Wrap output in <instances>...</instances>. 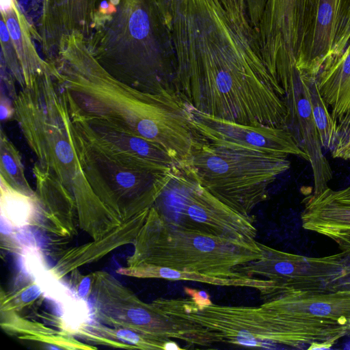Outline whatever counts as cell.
Listing matches in <instances>:
<instances>
[{
  "instance_id": "cell-1",
  "label": "cell",
  "mask_w": 350,
  "mask_h": 350,
  "mask_svg": "<svg viewBox=\"0 0 350 350\" xmlns=\"http://www.w3.org/2000/svg\"><path fill=\"white\" fill-rule=\"evenodd\" d=\"M171 29L174 88L189 107L224 120L285 129L284 92L265 64L253 28L234 22L218 0H185Z\"/></svg>"
},
{
  "instance_id": "cell-2",
  "label": "cell",
  "mask_w": 350,
  "mask_h": 350,
  "mask_svg": "<svg viewBox=\"0 0 350 350\" xmlns=\"http://www.w3.org/2000/svg\"><path fill=\"white\" fill-rule=\"evenodd\" d=\"M126 12L100 3L94 18L124 16L90 25L98 59L129 64L132 83L159 90L173 83L176 55L171 25L159 0H110Z\"/></svg>"
},
{
  "instance_id": "cell-3",
  "label": "cell",
  "mask_w": 350,
  "mask_h": 350,
  "mask_svg": "<svg viewBox=\"0 0 350 350\" xmlns=\"http://www.w3.org/2000/svg\"><path fill=\"white\" fill-rule=\"evenodd\" d=\"M200 185L236 212H251L268 198V187L288 170V156L206 142L196 134L186 164Z\"/></svg>"
},
{
  "instance_id": "cell-4",
  "label": "cell",
  "mask_w": 350,
  "mask_h": 350,
  "mask_svg": "<svg viewBox=\"0 0 350 350\" xmlns=\"http://www.w3.org/2000/svg\"><path fill=\"white\" fill-rule=\"evenodd\" d=\"M139 264L194 272L223 279L252 277L238 269L259 259L260 243L233 241L189 231L163 221L151 206L142 230Z\"/></svg>"
},
{
  "instance_id": "cell-5",
  "label": "cell",
  "mask_w": 350,
  "mask_h": 350,
  "mask_svg": "<svg viewBox=\"0 0 350 350\" xmlns=\"http://www.w3.org/2000/svg\"><path fill=\"white\" fill-rule=\"evenodd\" d=\"M165 222L208 236L254 242L257 230L252 216H244L204 188L186 165L177 164L152 206Z\"/></svg>"
},
{
  "instance_id": "cell-6",
  "label": "cell",
  "mask_w": 350,
  "mask_h": 350,
  "mask_svg": "<svg viewBox=\"0 0 350 350\" xmlns=\"http://www.w3.org/2000/svg\"><path fill=\"white\" fill-rule=\"evenodd\" d=\"M263 304L275 321L278 344L297 348L321 342L334 345L350 333V288L288 291Z\"/></svg>"
},
{
  "instance_id": "cell-7",
  "label": "cell",
  "mask_w": 350,
  "mask_h": 350,
  "mask_svg": "<svg viewBox=\"0 0 350 350\" xmlns=\"http://www.w3.org/2000/svg\"><path fill=\"white\" fill-rule=\"evenodd\" d=\"M260 246L262 256L241 267L238 271L250 277L260 275L272 280L282 293L342 288L340 282L349 265L350 254L342 252L323 257H308L282 252L262 243Z\"/></svg>"
},
{
  "instance_id": "cell-8",
  "label": "cell",
  "mask_w": 350,
  "mask_h": 350,
  "mask_svg": "<svg viewBox=\"0 0 350 350\" xmlns=\"http://www.w3.org/2000/svg\"><path fill=\"white\" fill-rule=\"evenodd\" d=\"M277 79L284 92L283 100L287 111L285 129L308 157L313 174V193H319L328 187L333 172L323 152L305 73L293 66L278 74Z\"/></svg>"
},
{
  "instance_id": "cell-9",
  "label": "cell",
  "mask_w": 350,
  "mask_h": 350,
  "mask_svg": "<svg viewBox=\"0 0 350 350\" xmlns=\"http://www.w3.org/2000/svg\"><path fill=\"white\" fill-rule=\"evenodd\" d=\"M189 109L192 127L199 137L208 142L295 155L309 161L307 154L284 129L236 123L206 115L191 107Z\"/></svg>"
},
{
  "instance_id": "cell-10",
  "label": "cell",
  "mask_w": 350,
  "mask_h": 350,
  "mask_svg": "<svg viewBox=\"0 0 350 350\" xmlns=\"http://www.w3.org/2000/svg\"><path fill=\"white\" fill-rule=\"evenodd\" d=\"M349 42V1L319 0L310 46L297 69L317 77L325 66L344 52Z\"/></svg>"
},
{
  "instance_id": "cell-11",
  "label": "cell",
  "mask_w": 350,
  "mask_h": 350,
  "mask_svg": "<svg viewBox=\"0 0 350 350\" xmlns=\"http://www.w3.org/2000/svg\"><path fill=\"white\" fill-rule=\"evenodd\" d=\"M297 25V0H267L257 37L265 64L276 81L277 71L296 66Z\"/></svg>"
},
{
  "instance_id": "cell-12",
  "label": "cell",
  "mask_w": 350,
  "mask_h": 350,
  "mask_svg": "<svg viewBox=\"0 0 350 350\" xmlns=\"http://www.w3.org/2000/svg\"><path fill=\"white\" fill-rule=\"evenodd\" d=\"M302 202V227L330 239L350 254V186L338 190L328 187Z\"/></svg>"
},
{
  "instance_id": "cell-13",
  "label": "cell",
  "mask_w": 350,
  "mask_h": 350,
  "mask_svg": "<svg viewBox=\"0 0 350 350\" xmlns=\"http://www.w3.org/2000/svg\"><path fill=\"white\" fill-rule=\"evenodd\" d=\"M1 10L2 53L14 74L19 79L23 75V82L30 85L33 82L31 77L42 74L46 66L33 48L27 23L15 1L1 0Z\"/></svg>"
},
{
  "instance_id": "cell-14",
  "label": "cell",
  "mask_w": 350,
  "mask_h": 350,
  "mask_svg": "<svg viewBox=\"0 0 350 350\" xmlns=\"http://www.w3.org/2000/svg\"><path fill=\"white\" fill-rule=\"evenodd\" d=\"M319 92L338 124L350 111V42L316 77Z\"/></svg>"
},
{
  "instance_id": "cell-15",
  "label": "cell",
  "mask_w": 350,
  "mask_h": 350,
  "mask_svg": "<svg viewBox=\"0 0 350 350\" xmlns=\"http://www.w3.org/2000/svg\"><path fill=\"white\" fill-rule=\"evenodd\" d=\"M117 271L123 275L137 278L186 280L226 286L251 287L258 290L263 297L270 295L278 288L275 282L269 280L256 278L239 280L223 279L148 264H139L129 269H120Z\"/></svg>"
},
{
  "instance_id": "cell-16",
  "label": "cell",
  "mask_w": 350,
  "mask_h": 350,
  "mask_svg": "<svg viewBox=\"0 0 350 350\" xmlns=\"http://www.w3.org/2000/svg\"><path fill=\"white\" fill-rule=\"evenodd\" d=\"M45 1L46 13L43 14V21L48 18L50 23L53 18L55 22L57 18L58 23H62L72 33L78 29L79 26L89 27L96 3V0Z\"/></svg>"
},
{
  "instance_id": "cell-17",
  "label": "cell",
  "mask_w": 350,
  "mask_h": 350,
  "mask_svg": "<svg viewBox=\"0 0 350 350\" xmlns=\"http://www.w3.org/2000/svg\"><path fill=\"white\" fill-rule=\"evenodd\" d=\"M313 117L323 148L331 151L337 139V123L333 119L329 107L323 98L314 77L305 73Z\"/></svg>"
},
{
  "instance_id": "cell-18",
  "label": "cell",
  "mask_w": 350,
  "mask_h": 350,
  "mask_svg": "<svg viewBox=\"0 0 350 350\" xmlns=\"http://www.w3.org/2000/svg\"><path fill=\"white\" fill-rule=\"evenodd\" d=\"M1 214L13 226L26 225L33 214V202L27 194L10 187L1 178Z\"/></svg>"
},
{
  "instance_id": "cell-19",
  "label": "cell",
  "mask_w": 350,
  "mask_h": 350,
  "mask_svg": "<svg viewBox=\"0 0 350 350\" xmlns=\"http://www.w3.org/2000/svg\"><path fill=\"white\" fill-rule=\"evenodd\" d=\"M1 178L14 189L27 194L31 190L25 178L20 155L1 133Z\"/></svg>"
},
{
  "instance_id": "cell-20",
  "label": "cell",
  "mask_w": 350,
  "mask_h": 350,
  "mask_svg": "<svg viewBox=\"0 0 350 350\" xmlns=\"http://www.w3.org/2000/svg\"><path fill=\"white\" fill-rule=\"evenodd\" d=\"M319 0H297L296 67L303 62L308 50Z\"/></svg>"
},
{
  "instance_id": "cell-21",
  "label": "cell",
  "mask_w": 350,
  "mask_h": 350,
  "mask_svg": "<svg viewBox=\"0 0 350 350\" xmlns=\"http://www.w3.org/2000/svg\"><path fill=\"white\" fill-rule=\"evenodd\" d=\"M228 16L236 23L246 28L250 25L246 0H218Z\"/></svg>"
},
{
  "instance_id": "cell-22",
  "label": "cell",
  "mask_w": 350,
  "mask_h": 350,
  "mask_svg": "<svg viewBox=\"0 0 350 350\" xmlns=\"http://www.w3.org/2000/svg\"><path fill=\"white\" fill-rule=\"evenodd\" d=\"M266 1L267 0H246L249 20L253 26L259 25Z\"/></svg>"
},
{
  "instance_id": "cell-23",
  "label": "cell",
  "mask_w": 350,
  "mask_h": 350,
  "mask_svg": "<svg viewBox=\"0 0 350 350\" xmlns=\"http://www.w3.org/2000/svg\"><path fill=\"white\" fill-rule=\"evenodd\" d=\"M349 140H350V111L337 126V139L334 148Z\"/></svg>"
},
{
  "instance_id": "cell-24",
  "label": "cell",
  "mask_w": 350,
  "mask_h": 350,
  "mask_svg": "<svg viewBox=\"0 0 350 350\" xmlns=\"http://www.w3.org/2000/svg\"><path fill=\"white\" fill-rule=\"evenodd\" d=\"M184 289L185 292L190 296L192 301L198 306H207L212 303L210 295L204 291H198L188 287H185Z\"/></svg>"
},
{
  "instance_id": "cell-25",
  "label": "cell",
  "mask_w": 350,
  "mask_h": 350,
  "mask_svg": "<svg viewBox=\"0 0 350 350\" xmlns=\"http://www.w3.org/2000/svg\"><path fill=\"white\" fill-rule=\"evenodd\" d=\"M162 7L163 12L169 22L172 24V21L177 9L185 0H159Z\"/></svg>"
},
{
  "instance_id": "cell-26",
  "label": "cell",
  "mask_w": 350,
  "mask_h": 350,
  "mask_svg": "<svg viewBox=\"0 0 350 350\" xmlns=\"http://www.w3.org/2000/svg\"><path fill=\"white\" fill-rule=\"evenodd\" d=\"M41 293L40 286L36 284H32L22 291L20 294V301L24 304L31 302L37 299Z\"/></svg>"
},
{
  "instance_id": "cell-27",
  "label": "cell",
  "mask_w": 350,
  "mask_h": 350,
  "mask_svg": "<svg viewBox=\"0 0 350 350\" xmlns=\"http://www.w3.org/2000/svg\"><path fill=\"white\" fill-rule=\"evenodd\" d=\"M92 278L91 275L82 277L76 286V292L78 297L85 298L89 295L92 283Z\"/></svg>"
},
{
  "instance_id": "cell-28",
  "label": "cell",
  "mask_w": 350,
  "mask_h": 350,
  "mask_svg": "<svg viewBox=\"0 0 350 350\" xmlns=\"http://www.w3.org/2000/svg\"><path fill=\"white\" fill-rule=\"evenodd\" d=\"M332 157L336 159L350 160V140L330 151Z\"/></svg>"
},
{
  "instance_id": "cell-29",
  "label": "cell",
  "mask_w": 350,
  "mask_h": 350,
  "mask_svg": "<svg viewBox=\"0 0 350 350\" xmlns=\"http://www.w3.org/2000/svg\"><path fill=\"white\" fill-rule=\"evenodd\" d=\"M13 225L10 221L3 215H1V232L3 234H10L12 232Z\"/></svg>"
},
{
  "instance_id": "cell-30",
  "label": "cell",
  "mask_w": 350,
  "mask_h": 350,
  "mask_svg": "<svg viewBox=\"0 0 350 350\" xmlns=\"http://www.w3.org/2000/svg\"><path fill=\"white\" fill-rule=\"evenodd\" d=\"M12 115V109L8 103L1 98V120H6Z\"/></svg>"
},
{
  "instance_id": "cell-31",
  "label": "cell",
  "mask_w": 350,
  "mask_h": 350,
  "mask_svg": "<svg viewBox=\"0 0 350 350\" xmlns=\"http://www.w3.org/2000/svg\"><path fill=\"white\" fill-rule=\"evenodd\" d=\"M163 349L165 350H179L183 349L180 348L177 343L172 340L167 341L163 345Z\"/></svg>"
},
{
  "instance_id": "cell-32",
  "label": "cell",
  "mask_w": 350,
  "mask_h": 350,
  "mask_svg": "<svg viewBox=\"0 0 350 350\" xmlns=\"http://www.w3.org/2000/svg\"><path fill=\"white\" fill-rule=\"evenodd\" d=\"M347 277L345 280V284L347 286L350 287V267L348 269Z\"/></svg>"
},
{
  "instance_id": "cell-33",
  "label": "cell",
  "mask_w": 350,
  "mask_h": 350,
  "mask_svg": "<svg viewBox=\"0 0 350 350\" xmlns=\"http://www.w3.org/2000/svg\"><path fill=\"white\" fill-rule=\"evenodd\" d=\"M349 330H350V325H349Z\"/></svg>"
},
{
  "instance_id": "cell-34",
  "label": "cell",
  "mask_w": 350,
  "mask_h": 350,
  "mask_svg": "<svg viewBox=\"0 0 350 350\" xmlns=\"http://www.w3.org/2000/svg\"><path fill=\"white\" fill-rule=\"evenodd\" d=\"M349 3H350V0H349Z\"/></svg>"
}]
</instances>
